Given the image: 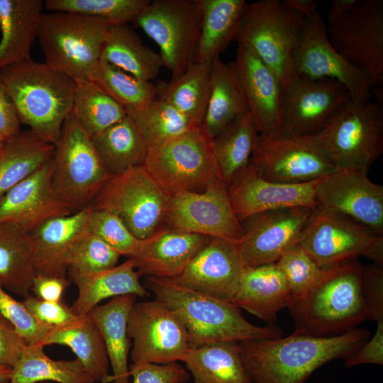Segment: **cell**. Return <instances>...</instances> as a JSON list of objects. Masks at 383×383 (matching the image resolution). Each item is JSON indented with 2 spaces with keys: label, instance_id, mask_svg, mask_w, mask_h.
I'll list each match as a JSON object with an SVG mask.
<instances>
[{
  "label": "cell",
  "instance_id": "1",
  "mask_svg": "<svg viewBox=\"0 0 383 383\" xmlns=\"http://www.w3.org/2000/svg\"><path fill=\"white\" fill-rule=\"evenodd\" d=\"M370 338L367 329L356 328L331 337L293 332L238 343L252 383H304L321 366L354 355Z\"/></svg>",
  "mask_w": 383,
  "mask_h": 383
},
{
  "label": "cell",
  "instance_id": "2",
  "mask_svg": "<svg viewBox=\"0 0 383 383\" xmlns=\"http://www.w3.org/2000/svg\"><path fill=\"white\" fill-rule=\"evenodd\" d=\"M146 277L145 288L183 322L189 348L213 343H240L283 336L282 329L274 324L257 326L251 323L231 302L189 289L172 279Z\"/></svg>",
  "mask_w": 383,
  "mask_h": 383
},
{
  "label": "cell",
  "instance_id": "3",
  "mask_svg": "<svg viewBox=\"0 0 383 383\" xmlns=\"http://www.w3.org/2000/svg\"><path fill=\"white\" fill-rule=\"evenodd\" d=\"M0 80L11 96L21 124L55 145L72 112L77 82L32 59L1 69Z\"/></svg>",
  "mask_w": 383,
  "mask_h": 383
},
{
  "label": "cell",
  "instance_id": "4",
  "mask_svg": "<svg viewBox=\"0 0 383 383\" xmlns=\"http://www.w3.org/2000/svg\"><path fill=\"white\" fill-rule=\"evenodd\" d=\"M362 266L354 260L328 269L305 297L292 301L288 309L294 332L331 337L371 320L361 293Z\"/></svg>",
  "mask_w": 383,
  "mask_h": 383
},
{
  "label": "cell",
  "instance_id": "5",
  "mask_svg": "<svg viewBox=\"0 0 383 383\" xmlns=\"http://www.w3.org/2000/svg\"><path fill=\"white\" fill-rule=\"evenodd\" d=\"M304 18L283 1L247 3L234 38L272 70L283 90L298 78L292 58Z\"/></svg>",
  "mask_w": 383,
  "mask_h": 383
},
{
  "label": "cell",
  "instance_id": "6",
  "mask_svg": "<svg viewBox=\"0 0 383 383\" xmlns=\"http://www.w3.org/2000/svg\"><path fill=\"white\" fill-rule=\"evenodd\" d=\"M316 135L325 155L336 169L368 173L383 152V109L370 101L350 98Z\"/></svg>",
  "mask_w": 383,
  "mask_h": 383
},
{
  "label": "cell",
  "instance_id": "7",
  "mask_svg": "<svg viewBox=\"0 0 383 383\" xmlns=\"http://www.w3.org/2000/svg\"><path fill=\"white\" fill-rule=\"evenodd\" d=\"M112 25L104 20L69 12L43 13L38 39L45 64L75 81L88 76L101 59Z\"/></svg>",
  "mask_w": 383,
  "mask_h": 383
},
{
  "label": "cell",
  "instance_id": "8",
  "mask_svg": "<svg viewBox=\"0 0 383 383\" xmlns=\"http://www.w3.org/2000/svg\"><path fill=\"white\" fill-rule=\"evenodd\" d=\"M54 145L52 187L70 213H75L91 204L112 175L73 112L65 119Z\"/></svg>",
  "mask_w": 383,
  "mask_h": 383
},
{
  "label": "cell",
  "instance_id": "9",
  "mask_svg": "<svg viewBox=\"0 0 383 383\" xmlns=\"http://www.w3.org/2000/svg\"><path fill=\"white\" fill-rule=\"evenodd\" d=\"M142 165L168 196L203 192L219 177L212 140L201 126L148 147Z\"/></svg>",
  "mask_w": 383,
  "mask_h": 383
},
{
  "label": "cell",
  "instance_id": "10",
  "mask_svg": "<svg viewBox=\"0 0 383 383\" xmlns=\"http://www.w3.org/2000/svg\"><path fill=\"white\" fill-rule=\"evenodd\" d=\"M169 196L143 165L112 175L91 206L117 216L133 235L145 240L164 224Z\"/></svg>",
  "mask_w": 383,
  "mask_h": 383
},
{
  "label": "cell",
  "instance_id": "11",
  "mask_svg": "<svg viewBox=\"0 0 383 383\" xmlns=\"http://www.w3.org/2000/svg\"><path fill=\"white\" fill-rule=\"evenodd\" d=\"M298 245L326 270L359 257L383 265V235L318 206L313 209Z\"/></svg>",
  "mask_w": 383,
  "mask_h": 383
},
{
  "label": "cell",
  "instance_id": "12",
  "mask_svg": "<svg viewBox=\"0 0 383 383\" xmlns=\"http://www.w3.org/2000/svg\"><path fill=\"white\" fill-rule=\"evenodd\" d=\"M134 22L159 46L171 79L194 62L201 33L196 0L150 1Z\"/></svg>",
  "mask_w": 383,
  "mask_h": 383
},
{
  "label": "cell",
  "instance_id": "13",
  "mask_svg": "<svg viewBox=\"0 0 383 383\" xmlns=\"http://www.w3.org/2000/svg\"><path fill=\"white\" fill-rule=\"evenodd\" d=\"M250 164L262 178L283 184L313 181L337 170L321 148L316 134H260Z\"/></svg>",
  "mask_w": 383,
  "mask_h": 383
},
{
  "label": "cell",
  "instance_id": "14",
  "mask_svg": "<svg viewBox=\"0 0 383 383\" xmlns=\"http://www.w3.org/2000/svg\"><path fill=\"white\" fill-rule=\"evenodd\" d=\"M127 331L133 340L131 364H168L183 361L189 350L187 331L179 316L157 299L135 302Z\"/></svg>",
  "mask_w": 383,
  "mask_h": 383
},
{
  "label": "cell",
  "instance_id": "15",
  "mask_svg": "<svg viewBox=\"0 0 383 383\" xmlns=\"http://www.w3.org/2000/svg\"><path fill=\"white\" fill-rule=\"evenodd\" d=\"M326 28L331 45L341 57L382 87L383 1L357 0Z\"/></svg>",
  "mask_w": 383,
  "mask_h": 383
},
{
  "label": "cell",
  "instance_id": "16",
  "mask_svg": "<svg viewBox=\"0 0 383 383\" xmlns=\"http://www.w3.org/2000/svg\"><path fill=\"white\" fill-rule=\"evenodd\" d=\"M167 228L217 238L238 244L243 235L227 192L219 177L201 192L169 196L164 219Z\"/></svg>",
  "mask_w": 383,
  "mask_h": 383
},
{
  "label": "cell",
  "instance_id": "17",
  "mask_svg": "<svg viewBox=\"0 0 383 383\" xmlns=\"http://www.w3.org/2000/svg\"><path fill=\"white\" fill-rule=\"evenodd\" d=\"M292 62L298 77L335 79L347 89L354 100L370 101L372 96L375 84L335 50L330 42L326 24L318 11L304 18Z\"/></svg>",
  "mask_w": 383,
  "mask_h": 383
},
{
  "label": "cell",
  "instance_id": "18",
  "mask_svg": "<svg viewBox=\"0 0 383 383\" xmlns=\"http://www.w3.org/2000/svg\"><path fill=\"white\" fill-rule=\"evenodd\" d=\"M313 209L290 207L253 215L241 223L238 244L245 267L276 263L299 244Z\"/></svg>",
  "mask_w": 383,
  "mask_h": 383
},
{
  "label": "cell",
  "instance_id": "19",
  "mask_svg": "<svg viewBox=\"0 0 383 383\" xmlns=\"http://www.w3.org/2000/svg\"><path fill=\"white\" fill-rule=\"evenodd\" d=\"M350 99L347 89L335 79L298 77L283 90L281 124L277 135L316 134Z\"/></svg>",
  "mask_w": 383,
  "mask_h": 383
},
{
  "label": "cell",
  "instance_id": "20",
  "mask_svg": "<svg viewBox=\"0 0 383 383\" xmlns=\"http://www.w3.org/2000/svg\"><path fill=\"white\" fill-rule=\"evenodd\" d=\"M316 199L318 206L345 216L383 235V186L372 182L367 172L337 169L321 179Z\"/></svg>",
  "mask_w": 383,
  "mask_h": 383
},
{
  "label": "cell",
  "instance_id": "21",
  "mask_svg": "<svg viewBox=\"0 0 383 383\" xmlns=\"http://www.w3.org/2000/svg\"><path fill=\"white\" fill-rule=\"evenodd\" d=\"M321 179L299 184L270 182L252 166L243 170L227 187L233 210L240 223L259 213L290 207L318 206L316 196Z\"/></svg>",
  "mask_w": 383,
  "mask_h": 383
},
{
  "label": "cell",
  "instance_id": "22",
  "mask_svg": "<svg viewBox=\"0 0 383 383\" xmlns=\"http://www.w3.org/2000/svg\"><path fill=\"white\" fill-rule=\"evenodd\" d=\"M244 268L237 244L210 238L173 280L189 289L232 303Z\"/></svg>",
  "mask_w": 383,
  "mask_h": 383
},
{
  "label": "cell",
  "instance_id": "23",
  "mask_svg": "<svg viewBox=\"0 0 383 383\" xmlns=\"http://www.w3.org/2000/svg\"><path fill=\"white\" fill-rule=\"evenodd\" d=\"M52 157L0 200V223H13L30 233L45 221L71 214L52 184Z\"/></svg>",
  "mask_w": 383,
  "mask_h": 383
},
{
  "label": "cell",
  "instance_id": "24",
  "mask_svg": "<svg viewBox=\"0 0 383 383\" xmlns=\"http://www.w3.org/2000/svg\"><path fill=\"white\" fill-rule=\"evenodd\" d=\"M237 75L260 134L279 133L283 89L275 75L248 47L238 44Z\"/></svg>",
  "mask_w": 383,
  "mask_h": 383
},
{
  "label": "cell",
  "instance_id": "25",
  "mask_svg": "<svg viewBox=\"0 0 383 383\" xmlns=\"http://www.w3.org/2000/svg\"><path fill=\"white\" fill-rule=\"evenodd\" d=\"M89 205L67 216L49 218L31 231L35 275L67 277L72 250L88 230Z\"/></svg>",
  "mask_w": 383,
  "mask_h": 383
},
{
  "label": "cell",
  "instance_id": "26",
  "mask_svg": "<svg viewBox=\"0 0 383 383\" xmlns=\"http://www.w3.org/2000/svg\"><path fill=\"white\" fill-rule=\"evenodd\" d=\"M210 237L162 227L131 257L140 276L174 279Z\"/></svg>",
  "mask_w": 383,
  "mask_h": 383
},
{
  "label": "cell",
  "instance_id": "27",
  "mask_svg": "<svg viewBox=\"0 0 383 383\" xmlns=\"http://www.w3.org/2000/svg\"><path fill=\"white\" fill-rule=\"evenodd\" d=\"M292 296L287 281L276 263L245 267L232 304L274 325L278 312L288 308Z\"/></svg>",
  "mask_w": 383,
  "mask_h": 383
},
{
  "label": "cell",
  "instance_id": "28",
  "mask_svg": "<svg viewBox=\"0 0 383 383\" xmlns=\"http://www.w3.org/2000/svg\"><path fill=\"white\" fill-rule=\"evenodd\" d=\"M44 8L41 0H0V70L32 59Z\"/></svg>",
  "mask_w": 383,
  "mask_h": 383
},
{
  "label": "cell",
  "instance_id": "29",
  "mask_svg": "<svg viewBox=\"0 0 383 383\" xmlns=\"http://www.w3.org/2000/svg\"><path fill=\"white\" fill-rule=\"evenodd\" d=\"M72 281L78 289V296L70 306L78 316H84L99 304L108 298L126 294L149 297L151 293L141 284V277L134 261L128 258L121 265L92 273L69 272Z\"/></svg>",
  "mask_w": 383,
  "mask_h": 383
},
{
  "label": "cell",
  "instance_id": "30",
  "mask_svg": "<svg viewBox=\"0 0 383 383\" xmlns=\"http://www.w3.org/2000/svg\"><path fill=\"white\" fill-rule=\"evenodd\" d=\"M250 112L235 62H223L220 56L211 62L210 94L201 125L212 140L234 121Z\"/></svg>",
  "mask_w": 383,
  "mask_h": 383
},
{
  "label": "cell",
  "instance_id": "31",
  "mask_svg": "<svg viewBox=\"0 0 383 383\" xmlns=\"http://www.w3.org/2000/svg\"><path fill=\"white\" fill-rule=\"evenodd\" d=\"M137 298L135 294L116 296L105 304L95 306L89 313L105 344L113 372L110 383H130L128 357L131 340L128 335L127 322Z\"/></svg>",
  "mask_w": 383,
  "mask_h": 383
},
{
  "label": "cell",
  "instance_id": "32",
  "mask_svg": "<svg viewBox=\"0 0 383 383\" xmlns=\"http://www.w3.org/2000/svg\"><path fill=\"white\" fill-rule=\"evenodd\" d=\"M70 348L94 382L110 383L109 361L101 334L89 314L75 323L54 328L40 345Z\"/></svg>",
  "mask_w": 383,
  "mask_h": 383
},
{
  "label": "cell",
  "instance_id": "33",
  "mask_svg": "<svg viewBox=\"0 0 383 383\" xmlns=\"http://www.w3.org/2000/svg\"><path fill=\"white\" fill-rule=\"evenodd\" d=\"M201 14V33L195 57L211 62L234 40L245 0H196Z\"/></svg>",
  "mask_w": 383,
  "mask_h": 383
},
{
  "label": "cell",
  "instance_id": "34",
  "mask_svg": "<svg viewBox=\"0 0 383 383\" xmlns=\"http://www.w3.org/2000/svg\"><path fill=\"white\" fill-rule=\"evenodd\" d=\"M182 362L194 383H252L237 342L213 343L189 348Z\"/></svg>",
  "mask_w": 383,
  "mask_h": 383
},
{
  "label": "cell",
  "instance_id": "35",
  "mask_svg": "<svg viewBox=\"0 0 383 383\" xmlns=\"http://www.w3.org/2000/svg\"><path fill=\"white\" fill-rule=\"evenodd\" d=\"M35 272L29 233L13 223H0V283L7 291L30 295Z\"/></svg>",
  "mask_w": 383,
  "mask_h": 383
},
{
  "label": "cell",
  "instance_id": "36",
  "mask_svg": "<svg viewBox=\"0 0 383 383\" xmlns=\"http://www.w3.org/2000/svg\"><path fill=\"white\" fill-rule=\"evenodd\" d=\"M101 59L146 82H151L164 66L160 54L145 46L128 25L111 26Z\"/></svg>",
  "mask_w": 383,
  "mask_h": 383
},
{
  "label": "cell",
  "instance_id": "37",
  "mask_svg": "<svg viewBox=\"0 0 383 383\" xmlns=\"http://www.w3.org/2000/svg\"><path fill=\"white\" fill-rule=\"evenodd\" d=\"M211 70V62H193L179 77L159 82L156 97L201 126L210 94Z\"/></svg>",
  "mask_w": 383,
  "mask_h": 383
},
{
  "label": "cell",
  "instance_id": "38",
  "mask_svg": "<svg viewBox=\"0 0 383 383\" xmlns=\"http://www.w3.org/2000/svg\"><path fill=\"white\" fill-rule=\"evenodd\" d=\"M91 138L101 162L111 175L142 165L148 148L128 115Z\"/></svg>",
  "mask_w": 383,
  "mask_h": 383
},
{
  "label": "cell",
  "instance_id": "39",
  "mask_svg": "<svg viewBox=\"0 0 383 383\" xmlns=\"http://www.w3.org/2000/svg\"><path fill=\"white\" fill-rule=\"evenodd\" d=\"M259 135L254 118L248 112L212 140L218 177L226 188L250 164Z\"/></svg>",
  "mask_w": 383,
  "mask_h": 383
},
{
  "label": "cell",
  "instance_id": "40",
  "mask_svg": "<svg viewBox=\"0 0 383 383\" xmlns=\"http://www.w3.org/2000/svg\"><path fill=\"white\" fill-rule=\"evenodd\" d=\"M54 150V145L42 140L30 130L7 140L0 154V200L50 160Z\"/></svg>",
  "mask_w": 383,
  "mask_h": 383
},
{
  "label": "cell",
  "instance_id": "41",
  "mask_svg": "<svg viewBox=\"0 0 383 383\" xmlns=\"http://www.w3.org/2000/svg\"><path fill=\"white\" fill-rule=\"evenodd\" d=\"M40 344L28 345L21 357L11 368L7 383H94L78 359L55 360Z\"/></svg>",
  "mask_w": 383,
  "mask_h": 383
},
{
  "label": "cell",
  "instance_id": "42",
  "mask_svg": "<svg viewBox=\"0 0 383 383\" xmlns=\"http://www.w3.org/2000/svg\"><path fill=\"white\" fill-rule=\"evenodd\" d=\"M88 80L96 84L126 112L156 98V88L151 82L140 79L102 59L93 67Z\"/></svg>",
  "mask_w": 383,
  "mask_h": 383
},
{
  "label": "cell",
  "instance_id": "43",
  "mask_svg": "<svg viewBox=\"0 0 383 383\" xmlns=\"http://www.w3.org/2000/svg\"><path fill=\"white\" fill-rule=\"evenodd\" d=\"M76 82L72 112L90 137L127 116L126 110L94 83Z\"/></svg>",
  "mask_w": 383,
  "mask_h": 383
},
{
  "label": "cell",
  "instance_id": "44",
  "mask_svg": "<svg viewBox=\"0 0 383 383\" xmlns=\"http://www.w3.org/2000/svg\"><path fill=\"white\" fill-rule=\"evenodd\" d=\"M126 113L137 126L148 147L160 144L191 128L200 126L157 97Z\"/></svg>",
  "mask_w": 383,
  "mask_h": 383
},
{
  "label": "cell",
  "instance_id": "45",
  "mask_svg": "<svg viewBox=\"0 0 383 383\" xmlns=\"http://www.w3.org/2000/svg\"><path fill=\"white\" fill-rule=\"evenodd\" d=\"M150 0H46L50 12H69L97 18L112 26L134 22Z\"/></svg>",
  "mask_w": 383,
  "mask_h": 383
},
{
  "label": "cell",
  "instance_id": "46",
  "mask_svg": "<svg viewBox=\"0 0 383 383\" xmlns=\"http://www.w3.org/2000/svg\"><path fill=\"white\" fill-rule=\"evenodd\" d=\"M276 264L287 281L292 301L305 297L327 271L299 245L286 252Z\"/></svg>",
  "mask_w": 383,
  "mask_h": 383
},
{
  "label": "cell",
  "instance_id": "47",
  "mask_svg": "<svg viewBox=\"0 0 383 383\" xmlns=\"http://www.w3.org/2000/svg\"><path fill=\"white\" fill-rule=\"evenodd\" d=\"M121 256L103 239L88 230L72 250L68 271L87 274L108 270L117 265Z\"/></svg>",
  "mask_w": 383,
  "mask_h": 383
},
{
  "label": "cell",
  "instance_id": "48",
  "mask_svg": "<svg viewBox=\"0 0 383 383\" xmlns=\"http://www.w3.org/2000/svg\"><path fill=\"white\" fill-rule=\"evenodd\" d=\"M88 228L121 255L129 258L137 254L142 244V240L135 238L117 216L107 211L92 207Z\"/></svg>",
  "mask_w": 383,
  "mask_h": 383
},
{
  "label": "cell",
  "instance_id": "49",
  "mask_svg": "<svg viewBox=\"0 0 383 383\" xmlns=\"http://www.w3.org/2000/svg\"><path fill=\"white\" fill-rule=\"evenodd\" d=\"M0 313L16 328L28 345L41 344L53 327L36 320L23 301L15 299L0 283Z\"/></svg>",
  "mask_w": 383,
  "mask_h": 383
},
{
  "label": "cell",
  "instance_id": "50",
  "mask_svg": "<svg viewBox=\"0 0 383 383\" xmlns=\"http://www.w3.org/2000/svg\"><path fill=\"white\" fill-rule=\"evenodd\" d=\"M23 303L30 314L36 320L53 328L72 324L82 317L77 316L71 307L62 300L44 301L30 294L24 298Z\"/></svg>",
  "mask_w": 383,
  "mask_h": 383
},
{
  "label": "cell",
  "instance_id": "51",
  "mask_svg": "<svg viewBox=\"0 0 383 383\" xmlns=\"http://www.w3.org/2000/svg\"><path fill=\"white\" fill-rule=\"evenodd\" d=\"M360 289L371 320H383V265L372 262L362 266Z\"/></svg>",
  "mask_w": 383,
  "mask_h": 383
},
{
  "label": "cell",
  "instance_id": "52",
  "mask_svg": "<svg viewBox=\"0 0 383 383\" xmlns=\"http://www.w3.org/2000/svg\"><path fill=\"white\" fill-rule=\"evenodd\" d=\"M129 370L132 383H184L190 377L189 372L177 362L131 364Z\"/></svg>",
  "mask_w": 383,
  "mask_h": 383
},
{
  "label": "cell",
  "instance_id": "53",
  "mask_svg": "<svg viewBox=\"0 0 383 383\" xmlns=\"http://www.w3.org/2000/svg\"><path fill=\"white\" fill-rule=\"evenodd\" d=\"M28 345L9 320L0 318V366L13 368Z\"/></svg>",
  "mask_w": 383,
  "mask_h": 383
},
{
  "label": "cell",
  "instance_id": "54",
  "mask_svg": "<svg viewBox=\"0 0 383 383\" xmlns=\"http://www.w3.org/2000/svg\"><path fill=\"white\" fill-rule=\"evenodd\" d=\"M377 329L372 338L352 356L344 360L346 367L364 364L383 365V320L377 322Z\"/></svg>",
  "mask_w": 383,
  "mask_h": 383
},
{
  "label": "cell",
  "instance_id": "55",
  "mask_svg": "<svg viewBox=\"0 0 383 383\" xmlns=\"http://www.w3.org/2000/svg\"><path fill=\"white\" fill-rule=\"evenodd\" d=\"M20 125L14 104L0 80V135L6 140L13 138L21 132Z\"/></svg>",
  "mask_w": 383,
  "mask_h": 383
},
{
  "label": "cell",
  "instance_id": "56",
  "mask_svg": "<svg viewBox=\"0 0 383 383\" xmlns=\"http://www.w3.org/2000/svg\"><path fill=\"white\" fill-rule=\"evenodd\" d=\"M70 283L67 277L35 275L31 290L41 300L60 301Z\"/></svg>",
  "mask_w": 383,
  "mask_h": 383
},
{
  "label": "cell",
  "instance_id": "57",
  "mask_svg": "<svg viewBox=\"0 0 383 383\" xmlns=\"http://www.w3.org/2000/svg\"><path fill=\"white\" fill-rule=\"evenodd\" d=\"M357 0H334L327 13V25H331L345 14Z\"/></svg>",
  "mask_w": 383,
  "mask_h": 383
},
{
  "label": "cell",
  "instance_id": "58",
  "mask_svg": "<svg viewBox=\"0 0 383 383\" xmlns=\"http://www.w3.org/2000/svg\"><path fill=\"white\" fill-rule=\"evenodd\" d=\"M283 1L289 8L305 18L318 12V3L313 0H283Z\"/></svg>",
  "mask_w": 383,
  "mask_h": 383
},
{
  "label": "cell",
  "instance_id": "59",
  "mask_svg": "<svg viewBox=\"0 0 383 383\" xmlns=\"http://www.w3.org/2000/svg\"><path fill=\"white\" fill-rule=\"evenodd\" d=\"M11 373V368L6 366H0V383H7Z\"/></svg>",
  "mask_w": 383,
  "mask_h": 383
},
{
  "label": "cell",
  "instance_id": "60",
  "mask_svg": "<svg viewBox=\"0 0 383 383\" xmlns=\"http://www.w3.org/2000/svg\"><path fill=\"white\" fill-rule=\"evenodd\" d=\"M6 140L0 135V154L2 152Z\"/></svg>",
  "mask_w": 383,
  "mask_h": 383
},
{
  "label": "cell",
  "instance_id": "61",
  "mask_svg": "<svg viewBox=\"0 0 383 383\" xmlns=\"http://www.w3.org/2000/svg\"><path fill=\"white\" fill-rule=\"evenodd\" d=\"M38 383H56V382H38Z\"/></svg>",
  "mask_w": 383,
  "mask_h": 383
},
{
  "label": "cell",
  "instance_id": "62",
  "mask_svg": "<svg viewBox=\"0 0 383 383\" xmlns=\"http://www.w3.org/2000/svg\"><path fill=\"white\" fill-rule=\"evenodd\" d=\"M3 316L1 315V313H0V318H1Z\"/></svg>",
  "mask_w": 383,
  "mask_h": 383
}]
</instances>
